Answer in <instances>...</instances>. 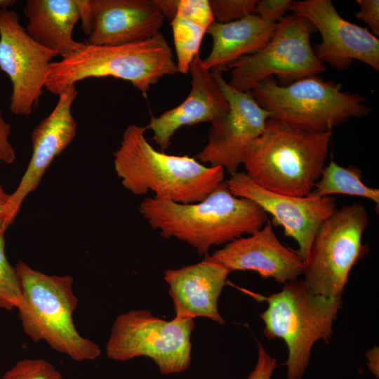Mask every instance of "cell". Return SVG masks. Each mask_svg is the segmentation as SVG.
Masks as SVG:
<instances>
[{
    "label": "cell",
    "mask_w": 379,
    "mask_h": 379,
    "mask_svg": "<svg viewBox=\"0 0 379 379\" xmlns=\"http://www.w3.org/2000/svg\"><path fill=\"white\" fill-rule=\"evenodd\" d=\"M139 211L162 237L175 238L205 255L212 246L251 235L267 221V214L257 204L234 196L225 180L201 201L180 204L147 197Z\"/></svg>",
    "instance_id": "cell-1"
},
{
    "label": "cell",
    "mask_w": 379,
    "mask_h": 379,
    "mask_svg": "<svg viewBox=\"0 0 379 379\" xmlns=\"http://www.w3.org/2000/svg\"><path fill=\"white\" fill-rule=\"evenodd\" d=\"M145 126L125 129L114 153V168L124 188L135 195L149 191L180 204L203 201L225 178L220 166H207L189 155L158 151L147 140Z\"/></svg>",
    "instance_id": "cell-2"
},
{
    "label": "cell",
    "mask_w": 379,
    "mask_h": 379,
    "mask_svg": "<svg viewBox=\"0 0 379 379\" xmlns=\"http://www.w3.org/2000/svg\"><path fill=\"white\" fill-rule=\"evenodd\" d=\"M331 137L332 131L309 132L270 118L246 149L245 173L272 192L307 196L326 166Z\"/></svg>",
    "instance_id": "cell-3"
},
{
    "label": "cell",
    "mask_w": 379,
    "mask_h": 379,
    "mask_svg": "<svg viewBox=\"0 0 379 379\" xmlns=\"http://www.w3.org/2000/svg\"><path fill=\"white\" fill-rule=\"evenodd\" d=\"M178 73L170 45L159 32L148 39L122 45H91L52 62L45 88L59 95L89 78L114 77L130 82L146 97L162 77Z\"/></svg>",
    "instance_id": "cell-4"
},
{
    "label": "cell",
    "mask_w": 379,
    "mask_h": 379,
    "mask_svg": "<svg viewBox=\"0 0 379 379\" xmlns=\"http://www.w3.org/2000/svg\"><path fill=\"white\" fill-rule=\"evenodd\" d=\"M15 268L22 293L17 309L25 333L35 343L45 341L76 361L99 357L100 347L80 335L73 322L78 305L73 278L45 274L22 260Z\"/></svg>",
    "instance_id": "cell-5"
},
{
    "label": "cell",
    "mask_w": 379,
    "mask_h": 379,
    "mask_svg": "<svg viewBox=\"0 0 379 379\" xmlns=\"http://www.w3.org/2000/svg\"><path fill=\"white\" fill-rule=\"evenodd\" d=\"M253 297L267 303L259 315L265 337L281 339L286 345V378L302 379L315 343L321 340L328 343L333 336L342 298L313 293L303 280L298 279L286 283L280 291L270 295Z\"/></svg>",
    "instance_id": "cell-6"
},
{
    "label": "cell",
    "mask_w": 379,
    "mask_h": 379,
    "mask_svg": "<svg viewBox=\"0 0 379 379\" xmlns=\"http://www.w3.org/2000/svg\"><path fill=\"white\" fill-rule=\"evenodd\" d=\"M271 117L314 133L332 129L352 118L368 116L371 109L359 93L342 90L333 81L318 75L279 84L274 77L258 82L249 91Z\"/></svg>",
    "instance_id": "cell-7"
},
{
    "label": "cell",
    "mask_w": 379,
    "mask_h": 379,
    "mask_svg": "<svg viewBox=\"0 0 379 379\" xmlns=\"http://www.w3.org/2000/svg\"><path fill=\"white\" fill-rule=\"evenodd\" d=\"M369 215L357 203L336 208L320 225L302 274L313 293L342 298L354 266L368 252L362 243Z\"/></svg>",
    "instance_id": "cell-8"
},
{
    "label": "cell",
    "mask_w": 379,
    "mask_h": 379,
    "mask_svg": "<svg viewBox=\"0 0 379 379\" xmlns=\"http://www.w3.org/2000/svg\"><path fill=\"white\" fill-rule=\"evenodd\" d=\"M193 319L170 321L145 310H133L117 316L106 344L107 357L126 361L139 357L153 360L161 373L186 371L191 363Z\"/></svg>",
    "instance_id": "cell-9"
},
{
    "label": "cell",
    "mask_w": 379,
    "mask_h": 379,
    "mask_svg": "<svg viewBox=\"0 0 379 379\" xmlns=\"http://www.w3.org/2000/svg\"><path fill=\"white\" fill-rule=\"evenodd\" d=\"M314 30L303 17L295 13L285 16L265 46L228 67L230 85L249 92L269 77L276 76L288 84L324 72L326 67L317 58L310 43Z\"/></svg>",
    "instance_id": "cell-10"
},
{
    "label": "cell",
    "mask_w": 379,
    "mask_h": 379,
    "mask_svg": "<svg viewBox=\"0 0 379 379\" xmlns=\"http://www.w3.org/2000/svg\"><path fill=\"white\" fill-rule=\"evenodd\" d=\"M57 53L33 40L18 13L0 8V69L12 84L9 109L28 116L39 103L53 58Z\"/></svg>",
    "instance_id": "cell-11"
},
{
    "label": "cell",
    "mask_w": 379,
    "mask_h": 379,
    "mask_svg": "<svg viewBox=\"0 0 379 379\" xmlns=\"http://www.w3.org/2000/svg\"><path fill=\"white\" fill-rule=\"evenodd\" d=\"M229 104L228 110L210 123L208 143L197 154L202 163L220 166L228 174L243 164L248 144L263 131L271 114L250 92L235 89L217 70L211 71Z\"/></svg>",
    "instance_id": "cell-12"
},
{
    "label": "cell",
    "mask_w": 379,
    "mask_h": 379,
    "mask_svg": "<svg viewBox=\"0 0 379 379\" xmlns=\"http://www.w3.org/2000/svg\"><path fill=\"white\" fill-rule=\"evenodd\" d=\"M225 181L234 196L253 201L272 217V223L281 226L285 236L296 241L295 251L306 263L318 229L336 209L335 199L274 193L258 185L245 172L237 171Z\"/></svg>",
    "instance_id": "cell-13"
},
{
    "label": "cell",
    "mask_w": 379,
    "mask_h": 379,
    "mask_svg": "<svg viewBox=\"0 0 379 379\" xmlns=\"http://www.w3.org/2000/svg\"><path fill=\"white\" fill-rule=\"evenodd\" d=\"M290 11L307 20L319 31L321 43L313 48L317 58L338 71L354 60L379 71V40L366 27L340 16L331 0L293 1Z\"/></svg>",
    "instance_id": "cell-14"
},
{
    "label": "cell",
    "mask_w": 379,
    "mask_h": 379,
    "mask_svg": "<svg viewBox=\"0 0 379 379\" xmlns=\"http://www.w3.org/2000/svg\"><path fill=\"white\" fill-rule=\"evenodd\" d=\"M78 95L71 85L59 95L51 113L34 128L31 134L32 152L28 166L7 205L6 228L12 224L25 199L34 191L53 160L72 142L77 122L72 107Z\"/></svg>",
    "instance_id": "cell-15"
},
{
    "label": "cell",
    "mask_w": 379,
    "mask_h": 379,
    "mask_svg": "<svg viewBox=\"0 0 379 379\" xmlns=\"http://www.w3.org/2000/svg\"><path fill=\"white\" fill-rule=\"evenodd\" d=\"M209 256L230 272L254 271L283 284L298 279L305 266L295 251L280 242L268 220L258 231L227 243Z\"/></svg>",
    "instance_id": "cell-16"
},
{
    "label": "cell",
    "mask_w": 379,
    "mask_h": 379,
    "mask_svg": "<svg viewBox=\"0 0 379 379\" xmlns=\"http://www.w3.org/2000/svg\"><path fill=\"white\" fill-rule=\"evenodd\" d=\"M230 273L208 254L197 263L166 270L164 280L169 286L175 317L194 319L203 317L224 324L218 302Z\"/></svg>",
    "instance_id": "cell-17"
},
{
    "label": "cell",
    "mask_w": 379,
    "mask_h": 379,
    "mask_svg": "<svg viewBox=\"0 0 379 379\" xmlns=\"http://www.w3.org/2000/svg\"><path fill=\"white\" fill-rule=\"evenodd\" d=\"M189 72L192 76L190 93L177 107L158 117L152 116L145 126L153 132L152 139L165 152L171 138L184 126L202 122L209 124L225 113L229 104L210 70L205 68L199 55L192 62Z\"/></svg>",
    "instance_id": "cell-18"
},
{
    "label": "cell",
    "mask_w": 379,
    "mask_h": 379,
    "mask_svg": "<svg viewBox=\"0 0 379 379\" xmlns=\"http://www.w3.org/2000/svg\"><path fill=\"white\" fill-rule=\"evenodd\" d=\"M93 27L86 44L122 45L160 32L165 17L152 0H90Z\"/></svg>",
    "instance_id": "cell-19"
},
{
    "label": "cell",
    "mask_w": 379,
    "mask_h": 379,
    "mask_svg": "<svg viewBox=\"0 0 379 379\" xmlns=\"http://www.w3.org/2000/svg\"><path fill=\"white\" fill-rule=\"evenodd\" d=\"M23 11L27 18L25 29L29 36L61 58L85 46L86 43L73 38L74 28L79 21L76 0H27Z\"/></svg>",
    "instance_id": "cell-20"
},
{
    "label": "cell",
    "mask_w": 379,
    "mask_h": 379,
    "mask_svg": "<svg viewBox=\"0 0 379 379\" xmlns=\"http://www.w3.org/2000/svg\"><path fill=\"white\" fill-rule=\"evenodd\" d=\"M256 14L228 22H213L206 33L212 39L211 50L202 64L207 69L221 72L239 59L251 55L267 44L277 27Z\"/></svg>",
    "instance_id": "cell-21"
},
{
    "label": "cell",
    "mask_w": 379,
    "mask_h": 379,
    "mask_svg": "<svg viewBox=\"0 0 379 379\" xmlns=\"http://www.w3.org/2000/svg\"><path fill=\"white\" fill-rule=\"evenodd\" d=\"M214 21L208 0H179L171 20L179 73L189 72L192 62L199 55L204 36Z\"/></svg>",
    "instance_id": "cell-22"
},
{
    "label": "cell",
    "mask_w": 379,
    "mask_h": 379,
    "mask_svg": "<svg viewBox=\"0 0 379 379\" xmlns=\"http://www.w3.org/2000/svg\"><path fill=\"white\" fill-rule=\"evenodd\" d=\"M335 194L363 197L374 202L377 207L379 205V190L362 181V171L359 167H344L331 161L307 196L321 198Z\"/></svg>",
    "instance_id": "cell-23"
},
{
    "label": "cell",
    "mask_w": 379,
    "mask_h": 379,
    "mask_svg": "<svg viewBox=\"0 0 379 379\" xmlns=\"http://www.w3.org/2000/svg\"><path fill=\"white\" fill-rule=\"evenodd\" d=\"M0 229V309H17L22 300L20 281L15 267L8 262L5 253L4 234Z\"/></svg>",
    "instance_id": "cell-24"
},
{
    "label": "cell",
    "mask_w": 379,
    "mask_h": 379,
    "mask_svg": "<svg viewBox=\"0 0 379 379\" xmlns=\"http://www.w3.org/2000/svg\"><path fill=\"white\" fill-rule=\"evenodd\" d=\"M1 379H64L60 372L43 359H23L8 370Z\"/></svg>",
    "instance_id": "cell-25"
},
{
    "label": "cell",
    "mask_w": 379,
    "mask_h": 379,
    "mask_svg": "<svg viewBox=\"0 0 379 379\" xmlns=\"http://www.w3.org/2000/svg\"><path fill=\"white\" fill-rule=\"evenodd\" d=\"M256 0H210L215 22L228 23L255 13Z\"/></svg>",
    "instance_id": "cell-26"
},
{
    "label": "cell",
    "mask_w": 379,
    "mask_h": 379,
    "mask_svg": "<svg viewBox=\"0 0 379 379\" xmlns=\"http://www.w3.org/2000/svg\"><path fill=\"white\" fill-rule=\"evenodd\" d=\"M291 0H260L257 1L255 8V14L262 19L277 23L285 13L290 10Z\"/></svg>",
    "instance_id": "cell-27"
},
{
    "label": "cell",
    "mask_w": 379,
    "mask_h": 379,
    "mask_svg": "<svg viewBox=\"0 0 379 379\" xmlns=\"http://www.w3.org/2000/svg\"><path fill=\"white\" fill-rule=\"evenodd\" d=\"M258 343V360L254 369L246 379H271L277 367V359L269 354L260 341Z\"/></svg>",
    "instance_id": "cell-28"
},
{
    "label": "cell",
    "mask_w": 379,
    "mask_h": 379,
    "mask_svg": "<svg viewBox=\"0 0 379 379\" xmlns=\"http://www.w3.org/2000/svg\"><path fill=\"white\" fill-rule=\"evenodd\" d=\"M359 10L354 16L366 23L375 36H379V1L357 0Z\"/></svg>",
    "instance_id": "cell-29"
},
{
    "label": "cell",
    "mask_w": 379,
    "mask_h": 379,
    "mask_svg": "<svg viewBox=\"0 0 379 379\" xmlns=\"http://www.w3.org/2000/svg\"><path fill=\"white\" fill-rule=\"evenodd\" d=\"M11 126L0 111V164H11L16 158L15 150L10 141Z\"/></svg>",
    "instance_id": "cell-30"
},
{
    "label": "cell",
    "mask_w": 379,
    "mask_h": 379,
    "mask_svg": "<svg viewBox=\"0 0 379 379\" xmlns=\"http://www.w3.org/2000/svg\"><path fill=\"white\" fill-rule=\"evenodd\" d=\"M79 11V20L81 21V27L84 34L89 36L93 27V12L90 0H76Z\"/></svg>",
    "instance_id": "cell-31"
},
{
    "label": "cell",
    "mask_w": 379,
    "mask_h": 379,
    "mask_svg": "<svg viewBox=\"0 0 379 379\" xmlns=\"http://www.w3.org/2000/svg\"><path fill=\"white\" fill-rule=\"evenodd\" d=\"M155 6L166 18L171 20L175 16L179 0H152Z\"/></svg>",
    "instance_id": "cell-32"
},
{
    "label": "cell",
    "mask_w": 379,
    "mask_h": 379,
    "mask_svg": "<svg viewBox=\"0 0 379 379\" xmlns=\"http://www.w3.org/2000/svg\"><path fill=\"white\" fill-rule=\"evenodd\" d=\"M378 347H374L370 349L366 354L368 359V366L370 371L377 378L379 376V363H378Z\"/></svg>",
    "instance_id": "cell-33"
},
{
    "label": "cell",
    "mask_w": 379,
    "mask_h": 379,
    "mask_svg": "<svg viewBox=\"0 0 379 379\" xmlns=\"http://www.w3.org/2000/svg\"><path fill=\"white\" fill-rule=\"evenodd\" d=\"M10 194H7L0 183V229L6 230L5 222L7 215V205Z\"/></svg>",
    "instance_id": "cell-34"
},
{
    "label": "cell",
    "mask_w": 379,
    "mask_h": 379,
    "mask_svg": "<svg viewBox=\"0 0 379 379\" xmlns=\"http://www.w3.org/2000/svg\"><path fill=\"white\" fill-rule=\"evenodd\" d=\"M15 0H0V8H8L15 4Z\"/></svg>",
    "instance_id": "cell-35"
}]
</instances>
